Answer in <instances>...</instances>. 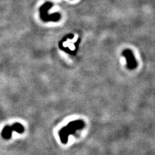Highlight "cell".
<instances>
[{
	"label": "cell",
	"mask_w": 155,
	"mask_h": 155,
	"mask_svg": "<svg viewBox=\"0 0 155 155\" xmlns=\"http://www.w3.org/2000/svg\"><path fill=\"white\" fill-rule=\"evenodd\" d=\"M85 124L83 120H78L70 122L68 124L63 127L59 133L62 143L65 144L68 143V138L70 135H74L78 130L84 128Z\"/></svg>",
	"instance_id": "cell-1"
},
{
	"label": "cell",
	"mask_w": 155,
	"mask_h": 155,
	"mask_svg": "<svg viewBox=\"0 0 155 155\" xmlns=\"http://www.w3.org/2000/svg\"><path fill=\"white\" fill-rule=\"evenodd\" d=\"M122 54L126 57L127 60V66L129 69H134L137 67L136 60L133 56V54L130 50H125Z\"/></svg>",
	"instance_id": "cell-2"
},
{
	"label": "cell",
	"mask_w": 155,
	"mask_h": 155,
	"mask_svg": "<svg viewBox=\"0 0 155 155\" xmlns=\"http://www.w3.org/2000/svg\"><path fill=\"white\" fill-rule=\"evenodd\" d=\"M13 129L12 128V126L7 125L4 127L2 131V136L5 139H9L12 136V134L13 132Z\"/></svg>",
	"instance_id": "cell-3"
},
{
	"label": "cell",
	"mask_w": 155,
	"mask_h": 155,
	"mask_svg": "<svg viewBox=\"0 0 155 155\" xmlns=\"http://www.w3.org/2000/svg\"><path fill=\"white\" fill-rule=\"evenodd\" d=\"M12 128L13 131L16 132L18 133H22L24 131V127L20 123H15L13 125H12Z\"/></svg>",
	"instance_id": "cell-4"
}]
</instances>
